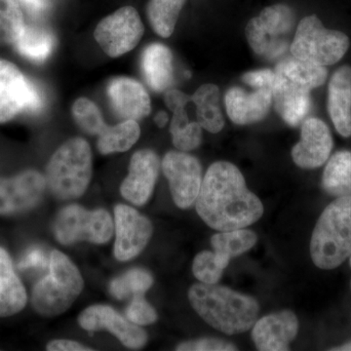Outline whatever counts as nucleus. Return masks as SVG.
<instances>
[{
	"label": "nucleus",
	"instance_id": "19",
	"mask_svg": "<svg viewBox=\"0 0 351 351\" xmlns=\"http://www.w3.org/2000/svg\"><path fill=\"white\" fill-rule=\"evenodd\" d=\"M299 331V320L293 311H285L269 314L256 321L252 339L258 350H289Z\"/></svg>",
	"mask_w": 351,
	"mask_h": 351
},
{
	"label": "nucleus",
	"instance_id": "42",
	"mask_svg": "<svg viewBox=\"0 0 351 351\" xmlns=\"http://www.w3.org/2000/svg\"><path fill=\"white\" fill-rule=\"evenodd\" d=\"M350 265L351 267V255L350 256ZM350 288H351V281H350Z\"/></svg>",
	"mask_w": 351,
	"mask_h": 351
},
{
	"label": "nucleus",
	"instance_id": "26",
	"mask_svg": "<svg viewBox=\"0 0 351 351\" xmlns=\"http://www.w3.org/2000/svg\"><path fill=\"white\" fill-rule=\"evenodd\" d=\"M55 38L52 32L39 25H25L24 32L14 43L19 54L34 62H43L54 49Z\"/></svg>",
	"mask_w": 351,
	"mask_h": 351
},
{
	"label": "nucleus",
	"instance_id": "30",
	"mask_svg": "<svg viewBox=\"0 0 351 351\" xmlns=\"http://www.w3.org/2000/svg\"><path fill=\"white\" fill-rule=\"evenodd\" d=\"M25 27L24 14L18 0H0V45L14 44Z\"/></svg>",
	"mask_w": 351,
	"mask_h": 351
},
{
	"label": "nucleus",
	"instance_id": "7",
	"mask_svg": "<svg viewBox=\"0 0 351 351\" xmlns=\"http://www.w3.org/2000/svg\"><path fill=\"white\" fill-rule=\"evenodd\" d=\"M350 45V38L346 34L326 29L317 16L311 15L298 25L290 51L295 59L327 66L341 61Z\"/></svg>",
	"mask_w": 351,
	"mask_h": 351
},
{
	"label": "nucleus",
	"instance_id": "22",
	"mask_svg": "<svg viewBox=\"0 0 351 351\" xmlns=\"http://www.w3.org/2000/svg\"><path fill=\"white\" fill-rule=\"evenodd\" d=\"M141 68L145 82L154 91H167L173 83V55L167 46L152 43L145 48Z\"/></svg>",
	"mask_w": 351,
	"mask_h": 351
},
{
	"label": "nucleus",
	"instance_id": "32",
	"mask_svg": "<svg viewBox=\"0 0 351 351\" xmlns=\"http://www.w3.org/2000/svg\"><path fill=\"white\" fill-rule=\"evenodd\" d=\"M71 110L76 124L89 135L99 137L108 127L100 108L89 99H77Z\"/></svg>",
	"mask_w": 351,
	"mask_h": 351
},
{
	"label": "nucleus",
	"instance_id": "23",
	"mask_svg": "<svg viewBox=\"0 0 351 351\" xmlns=\"http://www.w3.org/2000/svg\"><path fill=\"white\" fill-rule=\"evenodd\" d=\"M27 302V291L15 274L12 260L0 247V317L20 313Z\"/></svg>",
	"mask_w": 351,
	"mask_h": 351
},
{
	"label": "nucleus",
	"instance_id": "38",
	"mask_svg": "<svg viewBox=\"0 0 351 351\" xmlns=\"http://www.w3.org/2000/svg\"><path fill=\"white\" fill-rule=\"evenodd\" d=\"M47 350L49 351H87L92 350L86 346L80 345L77 341L69 339H56L48 343Z\"/></svg>",
	"mask_w": 351,
	"mask_h": 351
},
{
	"label": "nucleus",
	"instance_id": "33",
	"mask_svg": "<svg viewBox=\"0 0 351 351\" xmlns=\"http://www.w3.org/2000/svg\"><path fill=\"white\" fill-rule=\"evenodd\" d=\"M230 260L216 252H201L195 258L193 272L202 283L217 284Z\"/></svg>",
	"mask_w": 351,
	"mask_h": 351
},
{
	"label": "nucleus",
	"instance_id": "35",
	"mask_svg": "<svg viewBox=\"0 0 351 351\" xmlns=\"http://www.w3.org/2000/svg\"><path fill=\"white\" fill-rule=\"evenodd\" d=\"M126 316L134 324L151 325L157 320V313L144 297H134L126 309Z\"/></svg>",
	"mask_w": 351,
	"mask_h": 351
},
{
	"label": "nucleus",
	"instance_id": "13",
	"mask_svg": "<svg viewBox=\"0 0 351 351\" xmlns=\"http://www.w3.org/2000/svg\"><path fill=\"white\" fill-rule=\"evenodd\" d=\"M162 169L175 204L181 209L193 206L202 184V168L198 159L186 152H169L164 156Z\"/></svg>",
	"mask_w": 351,
	"mask_h": 351
},
{
	"label": "nucleus",
	"instance_id": "27",
	"mask_svg": "<svg viewBox=\"0 0 351 351\" xmlns=\"http://www.w3.org/2000/svg\"><path fill=\"white\" fill-rule=\"evenodd\" d=\"M140 135V126L136 120H123L117 125H108L99 136V152L101 154L127 152L136 144Z\"/></svg>",
	"mask_w": 351,
	"mask_h": 351
},
{
	"label": "nucleus",
	"instance_id": "9",
	"mask_svg": "<svg viewBox=\"0 0 351 351\" xmlns=\"http://www.w3.org/2000/svg\"><path fill=\"white\" fill-rule=\"evenodd\" d=\"M295 24V11L286 4L267 7L245 29L247 41L261 57L276 58L290 49L289 40Z\"/></svg>",
	"mask_w": 351,
	"mask_h": 351
},
{
	"label": "nucleus",
	"instance_id": "39",
	"mask_svg": "<svg viewBox=\"0 0 351 351\" xmlns=\"http://www.w3.org/2000/svg\"><path fill=\"white\" fill-rule=\"evenodd\" d=\"M32 15L39 16L49 9V0H18Z\"/></svg>",
	"mask_w": 351,
	"mask_h": 351
},
{
	"label": "nucleus",
	"instance_id": "16",
	"mask_svg": "<svg viewBox=\"0 0 351 351\" xmlns=\"http://www.w3.org/2000/svg\"><path fill=\"white\" fill-rule=\"evenodd\" d=\"M78 323L87 331L107 329L132 350H140L147 341V335L144 329L127 320L110 306L99 304L88 307L80 314Z\"/></svg>",
	"mask_w": 351,
	"mask_h": 351
},
{
	"label": "nucleus",
	"instance_id": "5",
	"mask_svg": "<svg viewBox=\"0 0 351 351\" xmlns=\"http://www.w3.org/2000/svg\"><path fill=\"white\" fill-rule=\"evenodd\" d=\"M92 178V152L82 138H73L53 154L46 170L48 188L63 200L80 197Z\"/></svg>",
	"mask_w": 351,
	"mask_h": 351
},
{
	"label": "nucleus",
	"instance_id": "18",
	"mask_svg": "<svg viewBox=\"0 0 351 351\" xmlns=\"http://www.w3.org/2000/svg\"><path fill=\"white\" fill-rule=\"evenodd\" d=\"M160 169V159L151 149H142L132 156L128 176L120 191L121 195L137 206H143L154 193Z\"/></svg>",
	"mask_w": 351,
	"mask_h": 351
},
{
	"label": "nucleus",
	"instance_id": "37",
	"mask_svg": "<svg viewBox=\"0 0 351 351\" xmlns=\"http://www.w3.org/2000/svg\"><path fill=\"white\" fill-rule=\"evenodd\" d=\"M45 265V257L43 251L39 249H32L25 254L19 263L20 269H29L34 267H44Z\"/></svg>",
	"mask_w": 351,
	"mask_h": 351
},
{
	"label": "nucleus",
	"instance_id": "6",
	"mask_svg": "<svg viewBox=\"0 0 351 351\" xmlns=\"http://www.w3.org/2000/svg\"><path fill=\"white\" fill-rule=\"evenodd\" d=\"M83 285L82 274L73 262L61 252L52 251L49 274L32 290V306L36 313L46 317L60 315L73 306Z\"/></svg>",
	"mask_w": 351,
	"mask_h": 351
},
{
	"label": "nucleus",
	"instance_id": "11",
	"mask_svg": "<svg viewBox=\"0 0 351 351\" xmlns=\"http://www.w3.org/2000/svg\"><path fill=\"white\" fill-rule=\"evenodd\" d=\"M145 27L134 7H121L97 25L94 38L108 56L117 58L133 50L144 36Z\"/></svg>",
	"mask_w": 351,
	"mask_h": 351
},
{
	"label": "nucleus",
	"instance_id": "20",
	"mask_svg": "<svg viewBox=\"0 0 351 351\" xmlns=\"http://www.w3.org/2000/svg\"><path fill=\"white\" fill-rule=\"evenodd\" d=\"M108 99L119 117L140 120L151 113V98L145 88L133 78L119 76L108 83Z\"/></svg>",
	"mask_w": 351,
	"mask_h": 351
},
{
	"label": "nucleus",
	"instance_id": "24",
	"mask_svg": "<svg viewBox=\"0 0 351 351\" xmlns=\"http://www.w3.org/2000/svg\"><path fill=\"white\" fill-rule=\"evenodd\" d=\"M196 108V121L202 129L217 134L223 130L225 119L219 108V90L215 84H204L191 96Z\"/></svg>",
	"mask_w": 351,
	"mask_h": 351
},
{
	"label": "nucleus",
	"instance_id": "31",
	"mask_svg": "<svg viewBox=\"0 0 351 351\" xmlns=\"http://www.w3.org/2000/svg\"><path fill=\"white\" fill-rule=\"evenodd\" d=\"M152 284L154 278L149 272L145 269H134L112 280L110 290L113 297L123 300L130 295H133V298L144 295Z\"/></svg>",
	"mask_w": 351,
	"mask_h": 351
},
{
	"label": "nucleus",
	"instance_id": "12",
	"mask_svg": "<svg viewBox=\"0 0 351 351\" xmlns=\"http://www.w3.org/2000/svg\"><path fill=\"white\" fill-rule=\"evenodd\" d=\"M43 97L15 64L0 60V124L15 119L23 112H38Z\"/></svg>",
	"mask_w": 351,
	"mask_h": 351
},
{
	"label": "nucleus",
	"instance_id": "28",
	"mask_svg": "<svg viewBox=\"0 0 351 351\" xmlns=\"http://www.w3.org/2000/svg\"><path fill=\"white\" fill-rule=\"evenodd\" d=\"M186 0H149L147 7V19L152 29L161 38L172 36Z\"/></svg>",
	"mask_w": 351,
	"mask_h": 351
},
{
	"label": "nucleus",
	"instance_id": "14",
	"mask_svg": "<svg viewBox=\"0 0 351 351\" xmlns=\"http://www.w3.org/2000/svg\"><path fill=\"white\" fill-rule=\"evenodd\" d=\"M115 258L121 262L137 257L149 243L154 232L151 221L134 208L119 204L114 208Z\"/></svg>",
	"mask_w": 351,
	"mask_h": 351
},
{
	"label": "nucleus",
	"instance_id": "21",
	"mask_svg": "<svg viewBox=\"0 0 351 351\" xmlns=\"http://www.w3.org/2000/svg\"><path fill=\"white\" fill-rule=\"evenodd\" d=\"M328 112L343 137H351V66L335 71L328 87Z\"/></svg>",
	"mask_w": 351,
	"mask_h": 351
},
{
	"label": "nucleus",
	"instance_id": "25",
	"mask_svg": "<svg viewBox=\"0 0 351 351\" xmlns=\"http://www.w3.org/2000/svg\"><path fill=\"white\" fill-rule=\"evenodd\" d=\"M322 186L330 195L351 196V152H338L330 158L323 173Z\"/></svg>",
	"mask_w": 351,
	"mask_h": 351
},
{
	"label": "nucleus",
	"instance_id": "1",
	"mask_svg": "<svg viewBox=\"0 0 351 351\" xmlns=\"http://www.w3.org/2000/svg\"><path fill=\"white\" fill-rule=\"evenodd\" d=\"M195 202L200 218L219 232L247 228L263 214L262 201L247 189L239 168L226 161L210 166Z\"/></svg>",
	"mask_w": 351,
	"mask_h": 351
},
{
	"label": "nucleus",
	"instance_id": "41",
	"mask_svg": "<svg viewBox=\"0 0 351 351\" xmlns=\"http://www.w3.org/2000/svg\"><path fill=\"white\" fill-rule=\"evenodd\" d=\"M332 350H351V341L346 345L339 346V348H332Z\"/></svg>",
	"mask_w": 351,
	"mask_h": 351
},
{
	"label": "nucleus",
	"instance_id": "15",
	"mask_svg": "<svg viewBox=\"0 0 351 351\" xmlns=\"http://www.w3.org/2000/svg\"><path fill=\"white\" fill-rule=\"evenodd\" d=\"M46 179L36 170H27L13 178H0V215L29 211L40 202Z\"/></svg>",
	"mask_w": 351,
	"mask_h": 351
},
{
	"label": "nucleus",
	"instance_id": "10",
	"mask_svg": "<svg viewBox=\"0 0 351 351\" xmlns=\"http://www.w3.org/2000/svg\"><path fill=\"white\" fill-rule=\"evenodd\" d=\"M54 232L61 244L78 241L104 244L112 239L113 221L106 210L88 211L80 205H69L58 215Z\"/></svg>",
	"mask_w": 351,
	"mask_h": 351
},
{
	"label": "nucleus",
	"instance_id": "2",
	"mask_svg": "<svg viewBox=\"0 0 351 351\" xmlns=\"http://www.w3.org/2000/svg\"><path fill=\"white\" fill-rule=\"evenodd\" d=\"M189 300L205 322L226 335L248 331L260 313L257 300L216 284H195L189 289Z\"/></svg>",
	"mask_w": 351,
	"mask_h": 351
},
{
	"label": "nucleus",
	"instance_id": "4",
	"mask_svg": "<svg viewBox=\"0 0 351 351\" xmlns=\"http://www.w3.org/2000/svg\"><path fill=\"white\" fill-rule=\"evenodd\" d=\"M351 255V196L330 203L320 215L311 240L316 267L334 269Z\"/></svg>",
	"mask_w": 351,
	"mask_h": 351
},
{
	"label": "nucleus",
	"instance_id": "8",
	"mask_svg": "<svg viewBox=\"0 0 351 351\" xmlns=\"http://www.w3.org/2000/svg\"><path fill=\"white\" fill-rule=\"evenodd\" d=\"M243 86L230 88L225 96L228 117L237 125L262 121L272 106L274 71L256 69L241 76Z\"/></svg>",
	"mask_w": 351,
	"mask_h": 351
},
{
	"label": "nucleus",
	"instance_id": "17",
	"mask_svg": "<svg viewBox=\"0 0 351 351\" xmlns=\"http://www.w3.org/2000/svg\"><path fill=\"white\" fill-rule=\"evenodd\" d=\"M332 138L329 127L316 117L304 120L301 140L292 149L295 165L302 169H316L326 163L332 149Z\"/></svg>",
	"mask_w": 351,
	"mask_h": 351
},
{
	"label": "nucleus",
	"instance_id": "36",
	"mask_svg": "<svg viewBox=\"0 0 351 351\" xmlns=\"http://www.w3.org/2000/svg\"><path fill=\"white\" fill-rule=\"evenodd\" d=\"M180 351H233L237 350V346L223 339L205 338L195 341H186L176 348Z\"/></svg>",
	"mask_w": 351,
	"mask_h": 351
},
{
	"label": "nucleus",
	"instance_id": "29",
	"mask_svg": "<svg viewBox=\"0 0 351 351\" xmlns=\"http://www.w3.org/2000/svg\"><path fill=\"white\" fill-rule=\"evenodd\" d=\"M257 241V234L244 228L221 232L213 235L211 239L215 252L230 260L250 250Z\"/></svg>",
	"mask_w": 351,
	"mask_h": 351
},
{
	"label": "nucleus",
	"instance_id": "40",
	"mask_svg": "<svg viewBox=\"0 0 351 351\" xmlns=\"http://www.w3.org/2000/svg\"><path fill=\"white\" fill-rule=\"evenodd\" d=\"M168 119H168L167 113L161 112L156 115L154 121H156V123L157 124V125H158V127L162 128V127L165 126L166 123H167Z\"/></svg>",
	"mask_w": 351,
	"mask_h": 351
},
{
	"label": "nucleus",
	"instance_id": "34",
	"mask_svg": "<svg viewBox=\"0 0 351 351\" xmlns=\"http://www.w3.org/2000/svg\"><path fill=\"white\" fill-rule=\"evenodd\" d=\"M173 144L181 152H191L197 149L202 142V127L197 121H191L184 128L174 132Z\"/></svg>",
	"mask_w": 351,
	"mask_h": 351
},
{
	"label": "nucleus",
	"instance_id": "3",
	"mask_svg": "<svg viewBox=\"0 0 351 351\" xmlns=\"http://www.w3.org/2000/svg\"><path fill=\"white\" fill-rule=\"evenodd\" d=\"M326 66L295 58L280 62L274 71L272 104L281 119L292 127L299 126L311 110V93L326 82Z\"/></svg>",
	"mask_w": 351,
	"mask_h": 351
}]
</instances>
